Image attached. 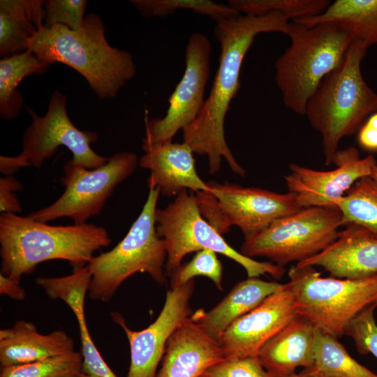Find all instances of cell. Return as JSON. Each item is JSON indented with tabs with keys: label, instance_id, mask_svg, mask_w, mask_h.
Returning a JSON list of instances; mask_svg holds the SVG:
<instances>
[{
	"label": "cell",
	"instance_id": "obj_1",
	"mask_svg": "<svg viewBox=\"0 0 377 377\" xmlns=\"http://www.w3.org/2000/svg\"><path fill=\"white\" fill-rule=\"evenodd\" d=\"M290 21L288 16L272 12L240 14L216 22L214 34L221 48L217 72L201 112L182 130L183 142L193 153L207 156L210 174L219 171L223 158L232 172L246 176V171L237 162L225 139V117L240 88L242 62L256 36L265 32L286 34Z\"/></svg>",
	"mask_w": 377,
	"mask_h": 377
},
{
	"label": "cell",
	"instance_id": "obj_2",
	"mask_svg": "<svg viewBox=\"0 0 377 377\" xmlns=\"http://www.w3.org/2000/svg\"><path fill=\"white\" fill-rule=\"evenodd\" d=\"M27 47L47 65L58 62L73 68L101 99L115 97L135 75L132 54L108 43L105 25L96 13L85 16L77 31L59 24L43 27L27 39Z\"/></svg>",
	"mask_w": 377,
	"mask_h": 377
},
{
	"label": "cell",
	"instance_id": "obj_3",
	"mask_svg": "<svg viewBox=\"0 0 377 377\" xmlns=\"http://www.w3.org/2000/svg\"><path fill=\"white\" fill-rule=\"evenodd\" d=\"M111 242L104 228L92 223L55 226L29 216L1 213V273L20 283L38 264L52 260H66L77 269Z\"/></svg>",
	"mask_w": 377,
	"mask_h": 377
},
{
	"label": "cell",
	"instance_id": "obj_4",
	"mask_svg": "<svg viewBox=\"0 0 377 377\" xmlns=\"http://www.w3.org/2000/svg\"><path fill=\"white\" fill-rule=\"evenodd\" d=\"M367 50L362 41L354 39L341 64L323 78L306 104L304 115L321 135L326 165L333 162L341 140L377 112V94L361 72Z\"/></svg>",
	"mask_w": 377,
	"mask_h": 377
},
{
	"label": "cell",
	"instance_id": "obj_5",
	"mask_svg": "<svg viewBox=\"0 0 377 377\" xmlns=\"http://www.w3.org/2000/svg\"><path fill=\"white\" fill-rule=\"evenodd\" d=\"M286 35L290 44L276 60L275 81L286 107L304 115L309 100L323 78L341 64L355 38L338 24L307 27L294 21L288 23Z\"/></svg>",
	"mask_w": 377,
	"mask_h": 377
},
{
	"label": "cell",
	"instance_id": "obj_6",
	"mask_svg": "<svg viewBox=\"0 0 377 377\" xmlns=\"http://www.w3.org/2000/svg\"><path fill=\"white\" fill-rule=\"evenodd\" d=\"M149 190L140 214L123 239L110 251L93 256L88 263L91 299L109 302L121 284L138 272L147 273L159 285L165 283L167 253L164 241L156 232L155 217L160 192Z\"/></svg>",
	"mask_w": 377,
	"mask_h": 377
},
{
	"label": "cell",
	"instance_id": "obj_7",
	"mask_svg": "<svg viewBox=\"0 0 377 377\" xmlns=\"http://www.w3.org/2000/svg\"><path fill=\"white\" fill-rule=\"evenodd\" d=\"M288 274L297 314L337 338L357 315L377 303V274L356 279L321 277L314 267L295 265Z\"/></svg>",
	"mask_w": 377,
	"mask_h": 377
},
{
	"label": "cell",
	"instance_id": "obj_8",
	"mask_svg": "<svg viewBox=\"0 0 377 377\" xmlns=\"http://www.w3.org/2000/svg\"><path fill=\"white\" fill-rule=\"evenodd\" d=\"M157 235L165 243L166 274L170 278L182 265L184 257L204 249L222 254L241 265L248 277L269 274L280 279L286 273L283 267L271 262H259L246 257L231 247L201 215L195 195L184 191L164 209H156Z\"/></svg>",
	"mask_w": 377,
	"mask_h": 377
},
{
	"label": "cell",
	"instance_id": "obj_9",
	"mask_svg": "<svg viewBox=\"0 0 377 377\" xmlns=\"http://www.w3.org/2000/svg\"><path fill=\"white\" fill-rule=\"evenodd\" d=\"M342 215L336 207H311L279 219L264 230L244 236L240 253L265 257L283 267L320 253L338 238Z\"/></svg>",
	"mask_w": 377,
	"mask_h": 377
},
{
	"label": "cell",
	"instance_id": "obj_10",
	"mask_svg": "<svg viewBox=\"0 0 377 377\" xmlns=\"http://www.w3.org/2000/svg\"><path fill=\"white\" fill-rule=\"evenodd\" d=\"M66 103V96L54 91L44 116L40 117L27 108L32 123L23 134L22 152L16 156H1V173L13 175L20 168L27 166L40 168L60 146L71 151V161L77 165L94 169L107 162L108 158L99 155L91 147V144L98 140L97 133L78 129L68 117Z\"/></svg>",
	"mask_w": 377,
	"mask_h": 377
},
{
	"label": "cell",
	"instance_id": "obj_11",
	"mask_svg": "<svg viewBox=\"0 0 377 377\" xmlns=\"http://www.w3.org/2000/svg\"><path fill=\"white\" fill-rule=\"evenodd\" d=\"M209 190L195 195L202 217L221 235L230 226L244 236L261 231L274 221L303 209L295 194L217 182H207Z\"/></svg>",
	"mask_w": 377,
	"mask_h": 377
},
{
	"label": "cell",
	"instance_id": "obj_12",
	"mask_svg": "<svg viewBox=\"0 0 377 377\" xmlns=\"http://www.w3.org/2000/svg\"><path fill=\"white\" fill-rule=\"evenodd\" d=\"M138 165L135 154L116 153L107 162L94 169L77 165L71 160L63 168L60 182L65 186L62 195L52 204L32 212L28 216L41 223L68 217L74 224H83L97 215L117 186L131 175Z\"/></svg>",
	"mask_w": 377,
	"mask_h": 377
},
{
	"label": "cell",
	"instance_id": "obj_13",
	"mask_svg": "<svg viewBox=\"0 0 377 377\" xmlns=\"http://www.w3.org/2000/svg\"><path fill=\"white\" fill-rule=\"evenodd\" d=\"M212 45L198 32L191 34L186 46L185 70L170 96L163 118L149 119L145 115V151L172 142L175 135L191 124L201 112L206 98L205 91L210 73Z\"/></svg>",
	"mask_w": 377,
	"mask_h": 377
},
{
	"label": "cell",
	"instance_id": "obj_14",
	"mask_svg": "<svg viewBox=\"0 0 377 377\" xmlns=\"http://www.w3.org/2000/svg\"><path fill=\"white\" fill-rule=\"evenodd\" d=\"M194 286L193 279L182 286L170 288L158 316L142 330H131L120 313H111L112 320L122 328L129 343L130 365L126 377H156L168 341L193 313L189 302Z\"/></svg>",
	"mask_w": 377,
	"mask_h": 377
},
{
	"label": "cell",
	"instance_id": "obj_15",
	"mask_svg": "<svg viewBox=\"0 0 377 377\" xmlns=\"http://www.w3.org/2000/svg\"><path fill=\"white\" fill-rule=\"evenodd\" d=\"M336 168L320 171L291 163L290 172L284 176L288 192L295 195L303 208L333 207L339 199L359 179L371 177L377 165L376 158L367 156L361 158L355 147L338 150L333 162Z\"/></svg>",
	"mask_w": 377,
	"mask_h": 377
},
{
	"label": "cell",
	"instance_id": "obj_16",
	"mask_svg": "<svg viewBox=\"0 0 377 377\" xmlns=\"http://www.w3.org/2000/svg\"><path fill=\"white\" fill-rule=\"evenodd\" d=\"M297 315L288 284L234 321L217 339L226 358L257 357L262 347Z\"/></svg>",
	"mask_w": 377,
	"mask_h": 377
},
{
	"label": "cell",
	"instance_id": "obj_17",
	"mask_svg": "<svg viewBox=\"0 0 377 377\" xmlns=\"http://www.w3.org/2000/svg\"><path fill=\"white\" fill-rule=\"evenodd\" d=\"M319 266L339 279H356L377 274V239L362 228L350 225L324 251L298 263Z\"/></svg>",
	"mask_w": 377,
	"mask_h": 377
},
{
	"label": "cell",
	"instance_id": "obj_18",
	"mask_svg": "<svg viewBox=\"0 0 377 377\" xmlns=\"http://www.w3.org/2000/svg\"><path fill=\"white\" fill-rule=\"evenodd\" d=\"M226 358L219 342L188 318L168 341L156 377H201Z\"/></svg>",
	"mask_w": 377,
	"mask_h": 377
},
{
	"label": "cell",
	"instance_id": "obj_19",
	"mask_svg": "<svg viewBox=\"0 0 377 377\" xmlns=\"http://www.w3.org/2000/svg\"><path fill=\"white\" fill-rule=\"evenodd\" d=\"M139 160L142 168L150 170L149 189L157 188L166 196L190 189L195 193L209 188L196 172L193 151L185 142H169L151 149Z\"/></svg>",
	"mask_w": 377,
	"mask_h": 377
},
{
	"label": "cell",
	"instance_id": "obj_20",
	"mask_svg": "<svg viewBox=\"0 0 377 377\" xmlns=\"http://www.w3.org/2000/svg\"><path fill=\"white\" fill-rule=\"evenodd\" d=\"M316 328L306 318L295 316L260 349L258 357L273 377H287L313 361Z\"/></svg>",
	"mask_w": 377,
	"mask_h": 377
},
{
	"label": "cell",
	"instance_id": "obj_21",
	"mask_svg": "<svg viewBox=\"0 0 377 377\" xmlns=\"http://www.w3.org/2000/svg\"><path fill=\"white\" fill-rule=\"evenodd\" d=\"M74 350L73 339L64 330L40 333L35 325L18 320L0 330L1 367L26 364Z\"/></svg>",
	"mask_w": 377,
	"mask_h": 377
},
{
	"label": "cell",
	"instance_id": "obj_22",
	"mask_svg": "<svg viewBox=\"0 0 377 377\" xmlns=\"http://www.w3.org/2000/svg\"><path fill=\"white\" fill-rule=\"evenodd\" d=\"M284 286L285 283L265 281L259 277H248L237 283L212 309H198L189 318L208 336L217 340L234 321Z\"/></svg>",
	"mask_w": 377,
	"mask_h": 377
},
{
	"label": "cell",
	"instance_id": "obj_23",
	"mask_svg": "<svg viewBox=\"0 0 377 377\" xmlns=\"http://www.w3.org/2000/svg\"><path fill=\"white\" fill-rule=\"evenodd\" d=\"M44 1H0V56L1 59L26 50L27 39L44 27Z\"/></svg>",
	"mask_w": 377,
	"mask_h": 377
},
{
	"label": "cell",
	"instance_id": "obj_24",
	"mask_svg": "<svg viewBox=\"0 0 377 377\" xmlns=\"http://www.w3.org/2000/svg\"><path fill=\"white\" fill-rule=\"evenodd\" d=\"M307 27L335 23L346 27L368 48L377 43V0H337L320 14L293 20Z\"/></svg>",
	"mask_w": 377,
	"mask_h": 377
},
{
	"label": "cell",
	"instance_id": "obj_25",
	"mask_svg": "<svg viewBox=\"0 0 377 377\" xmlns=\"http://www.w3.org/2000/svg\"><path fill=\"white\" fill-rule=\"evenodd\" d=\"M298 374L304 377H377L354 360L338 338L317 328L312 363Z\"/></svg>",
	"mask_w": 377,
	"mask_h": 377
},
{
	"label": "cell",
	"instance_id": "obj_26",
	"mask_svg": "<svg viewBox=\"0 0 377 377\" xmlns=\"http://www.w3.org/2000/svg\"><path fill=\"white\" fill-rule=\"evenodd\" d=\"M49 65L40 61L29 50L0 60V117L10 120L18 115L23 106L20 82L32 74H41Z\"/></svg>",
	"mask_w": 377,
	"mask_h": 377
},
{
	"label": "cell",
	"instance_id": "obj_27",
	"mask_svg": "<svg viewBox=\"0 0 377 377\" xmlns=\"http://www.w3.org/2000/svg\"><path fill=\"white\" fill-rule=\"evenodd\" d=\"M341 212L342 226H355L377 239V182L359 179L345 195L333 201Z\"/></svg>",
	"mask_w": 377,
	"mask_h": 377
},
{
	"label": "cell",
	"instance_id": "obj_28",
	"mask_svg": "<svg viewBox=\"0 0 377 377\" xmlns=\"http://www.w3.org/2000/svg\"><path fill=\"white\" fill-rule=\"evenodd\" d=\"M91 281L88 265L74 269L69 275L60 277H38L36 283L47 296L61 300L74 313L77 322L85 320L84 302Z\"/></svg>",
	"mask_w": 377,
	"mask_h": 377
},
{
	"label": "cell",
	"instance_id": "obj_29",
	"mask_svg": "<svg viewBox=\"0 0 377 377\" xmlns=\"http://www.w3.org/2000/svg\"><path fill=\"white\" fill-rule=\"evenodd\" d=\"M130 2L145 17H165L178 10H190L218 22L240 15L229 5L209 0H131Z\"/></svg>",
	"mask_w": 377,
	"mask_h": 377
},
{
	"label": "cell",
	"instance_id": "obj_30",
	"mask_svg": "<svg viewBox=\"0 0 377 377\" xmlns=\"http://www.w3.org/2000/svg\"><path fill=\"white\" fill-rule=\"evenodd\" d=\"M81 353L73 350L26 364L1 367L0 377H76L82 373Z\"/></svg>",
	"mask_w": 377,
	"mask_h": 377
},
{
	"label": "cell",
	"instance_id": "obj_31",
	"mask_svg": "<svg viewBox=\"0 0 377 377\" xmlns=\"http://www.w3.org/2000/svg\"><path fill=\"white\" fill-rule=\"evenodd\" d=\"M329 0H230L228 5L244 15H263L278 12L292 21L313 17L323 13Z\"/></svg>",
	"mask_w": 377,
	"mask_h": 377
},
{
	"label": "cell",
	"instance_id": "obj_32",
	"mask_svg": "<svg viewBox=\"0 0 377 377\" xmlns=\"http://www.w3.org/2000/svg\"><path fill=\"white\" fill-rule=\"evenodd\" d=\"M197 276L209 278L219 290H223V266L216 252L209 249L199 251L191 260L182 264L170 277V288L182 286Z\"/></svg>",
	"mask_w": 377,
	"mask_h": 377
},
{
	"label": "cell",
	"instance_id": "obj_33",
	"mask_svg": "<svg viewBox=\"0 0 377 377\" xmlns=\"http://www.w3.org/2000/svg\"><path fill=\"white\" fill-rule=\"evenodd\" d=\"M86 0H46L44 1V27L64 25L70 29H80L84 23L87 7Z\"/></svg>",
	"mask_w": 377,
	"mask_h": 377
},
{
	"label": "cell",
	"instance_id": "obj_34",
	"mask_svg": "<svg viewBox=\"0 0 377 377\" xmlns=\"http://www.w3.org/2000/svg\"><path fill=\"white\" fill-rule=\"evenodd\" d=\"M373 304L357 315L347 326L344 335L351 337L357 351L363 355L371 353L377 358V323Z\"/></svg>",
	"mask_w": 377,
	"mask_h": 377
},
{
	"label": "cell",
	"instance_id": "obj_35",
	"mask_svg": "<svg viewBox=\"0 0 377 377\" xmlns=\"http://www.w3.org/2000/svg\"><path fill=\"white\" fill-rule=\"evenodd\" d=\"M201 377H273L258 357L226 358L208 368Z\"/></svg>",
	"mask_w": 377,
	"mask_h": 377
},
{
	"label": "cell",
	"instance_id": "obj_36",
	"mask_svg": "<svg viewBox=\"0 0 377 377\" xmlns=\"http://www.w3.org/2000/svg\"><path fill=\"white\" fill-rule=\"evenodd\" d=\"M77 323L82 356V372L96 377H117L96 347L89 332L87 320Z\"/></svg>",
	"mask_w": 377,
	"mask_h": 377
},
{
	"label": "cell",
	"instance_id": "obj_37",
	"mask_svg": "<svg viewBox=\"0 0 377 377\" xmlns=\"http://www.w3.org/2000/svg\"><path fill=\"white\" fill-rule=\"evenodd\" d=\"M22 188V184L13 175L0 178V211L15 214L22 212L20 203L14 193Z\"/></svg>",
	"mask_w": 377,
	"mask_h": 377
},
{
	"label": "cell",
	"instance_id": "obj_38",
	"mask_svg": "<svg viewBox=\"0 0 377 377\" xmlns=\"http://www.w3.org/2000/svg\"><path fill=\"white\" fill-rule=\"evenodd\" d=\"M0 294L17 300L22 301L25 299L26 290L20 285V283L11 278L0 274Z\"/></svg>",
	"mask_w": 377,
	"mask_h": 377
},
{
	"label": "cell",
	"instance_id": "obj_39",
	"mask_svg": "<svg viewBox=\"0 0 377 377\" xmlns=\"http://www.w3.org/2000/svg\"><path fill=\"white\" fill-rule=\"evenodd\" d=\"M359 144L369 150H377V129L365 123L359 130Z\"/></svg>",
	"mask_w": 377,
	"mask_h": 377
},
{
	"label": "cell",
	"instance_id": "obj_40",
	"mask_svg": "<svg viewBox=\"0 0 377 377\" xmlns=\"http://www.w3.org/2000/svg\"><path fill=\"white\" fill-rule=\"evenodd\" d=\"M366 123L377 129V112L370 115Z\"/></svg>",
	"mask_w": 377,
	"mask_h": 377
},
{
	"label": "cell",
	"instance_id": "obj_41",
	"mask_svg": "<svg viewBox=\"0 0 377 377\" xmlns=\"http://www.w3.org/2000/svg\"><path fill=\"white\" fill-rule=\"evenodd\" d=\"M371 177L377 182V165L374 168Z\"/></svg>",
	"mask_w": 377,
	"mask_h": 377
},
{
	"label": "cell",
	"instance_id": "obj_42",
	"mask_svg": "<svg viewBox=\"0 0 377 377\" xmlns=\"http://www.w3.org/2000/svg\"><path fill=\"white\" fill-rule=\"evenodd\" d=\"M79 377H96V376H92V375H89V374H84V373L82 372Z\"/></svg>",
	"mask_w": 377,
	"mask_h": 377
},
{
	"label": "cell",
	"instance_id": "obj_43",
	"mask_svg": "<svg viewBox=\"0 0 377 377\" xmlns=\"http://www.w3.org/2000/svg\"><path fill=\"white\" fill-rule=\"evenodd\" d=\"M287 377H304V376H302L295 373V374H293L292 375H290V376H288Z\"/></svg>",
	"mask_w": 377,
	"mask_h": 377
},
{
	"label": "cell",
	"instance_id": "obj_44",
	"mask_svg": "<svg viewBox=\"0 0 377 377\" xmlns=\"http://www.w3.org/2000/svg\"><path fill=\"white\" fill-rule=\"evenodd\" d=\"M79 376H76V377H79Z\"/></svg>",
	"mask_w": 377,
	"mask_h": 377
}]
</instances>
